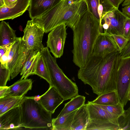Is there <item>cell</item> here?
<instances>
[{
	"label": "cell",
	"mask_w": 130,
	"mask_h": 130,
	"mask_svg": "<svg viewBox=\"0 0 130 130\" xmlns=\"http://www.w3.org/2000/svg\"><path fill=\"white\" fill-rule=\"evenodd\" d=\"M120 53H112L102 57L91 56L85 66L79 68L77 76L90 85L98 96L116 91Z\"/></svg>",
	"instance_id": "cell-1"
},
{
	"label": "cell",
	"mask_w": 130,
	"mask_h": 130,
	"mask_svg": "<svg viewBox=\"0 0 130 130\" xmlns=\"http://www.w3.org/2000/svg\"><path fill=\"white\" fill-rule=\"evenodd\" d=\"M73 31V61L81 68L91 57L96 39L101 33H103V30L100 26V20L87 10L81 16Z\"/></svg>",
	"instance_id": "cell-2"
},
{
	"label": "cell",
	"mask_w": 130,
	"mask_h": 130,
	"mask_svg": "<svg viewBox=\"0 0 130 130\" xmlns=\"http://www.w3.org/2000/svg\"><path fill=\"white\" fill-rule=\"evenodd\" d=\"M87 10L84 0L76 2L71 0H61L51 8L33 20L43 28L45 33L50 32L63 24L73 30L81 16Z\"/></svg>",
	"instance_id": "cell-3"
},
{
	"label": "cell",
	"mask_w": 130,
	"mask_h": 130,
	"mask_svg": "<svg viewBox=\"0 0 130 130\" xmlns=\"http://www.w3.org/2000/svg\"><path fill=\"white\" fill-rule=\"evenodd\" d=\"M20 106L22 127L52 130V113L47 110L35 97L24 96Z\"/></svg>",
	"instance_id": "cell-4"
},
{
	"label": "cell",
	"mask_w": 130,
	"mask_h": 130,
	"mask_svg": "<svg viewBox=\"0 0 130 130\" xmlns=\"http://www.w3.org/2000/svg\"><path fill=\"white\" fill-rule=\"evenodd\" d=\"M48 69L51 83L63 99L64 101L71 99L78 95L76 83L64 74L57 64L56 58L51 55L48 48L44 47L41 52Z\"/></svg>",
	"instance_id": "cell-5"
},
{
	"label": "cell",
	"mask_w": 130,
	"mask_h": 130,
	"mask_svg": "<svg viewBox=\"0 0 130 130\" xmlns=\"http://www.w3.org/2000/svg\"><path fill=\"white\" fill-rule=\"evenodd\" d=\"M130 88V55L120 57L117 72L116 90L119 102L123 107L128 101Z\"/></svg>",
	"instance_id": "cell-6"
},
{
	"label": "cell",
	"mask_w": 130,
	"mask_h": 130,
	"mask_svg": "<svg viewBox=\"0 0 130 130\" xmlns=\"http://www.w3.org/2000/svg\"><path fill=\"white\" fill-rule=\"evenodd\" d=\"M31 50L28 49L21 37H17L12 44L8 56V68L12 79L20 73Z\"/></svg>",
	"instance_id": "cell-7"
},
{
	"label": "cell",
	"mask_w": 130,
	"mask_h": 130,
	"mask_svg": "<svg viewBox=\"0 0 130 130\" xmlns=\"http://www.w3.org/2000/svg\"><path fill=\"white\" fill-rule=\"evenodd\" d=\"M23 31L22 40L27 48L30 50L42 51L44 48L42 43L45 33L43 28L31 20L27 21Z\"/></svg>",
	"instance_id": "cell-8"
},
{
	"label": "cell",
	"mask_w": 130,
	"mask_h": 130,
	"mask_svg": "<svg viewBox=\"0 0 130 130\" xmlns=\"http://www.w3.org/2000/svg\"><path fill=\"white\" fill-rule=\"evenodd\" d=\"M127 18L118 9L107 12L101 19L103 33L111 36H123L124 26Z\"/></svg>",
	"instance_id": "cell-9"
},
{
	"label": "cell",
	"mask_w": 130,
	"mask_h": 130,
	"mask_svg": "<svg viewBox=\"0 0 130 130\" xmlns=\"http://www.w3.org/2000/svg\"><path fill=\"white\" fill-rule=\"evenodd\" d=\"M67 25L61 24L54 28L49 33L46 42L47 47L56 58L63 55L67 33Z\"/></svg>",
	"instance_id": "cell-10"
},
{
	"label": "cell",
	"mask_w": 130,
	"mask_h": 130,
	"mask_svg": "<svg viewBox=\"0 0 130 130\" xmlns=\"http://www.w3.org/2000/svg\"><path fill=\"white\" fill-rule=\"evenodd\" d=\"M117 51L119 52L112 36L104 33H101L96 41L91 56L102 57Z\"/></svg>",
	"instance_id": "cell-11"
},
{
	"label": "cell",
	"mask_w": 130,
	"mask_h": 130,
	"mask_svg": "<svg viewBox=\"0 0 130 130\" xmlns=\"http://www.w3.org/2000/svg\"><path fill=\"white\" fill-rule=\"evenodd\" d=\"M29 5V0H17L10 5L0 7V21L13 20L21 15Z\"/></svg>",
	"instance_id": "cell-12"
},
{
	"label": "cell",
	"mask_w": 130,
	"mask_h": 130,
	"mask_svg": "<svg viewBox=\"0 0 130 130\" xmlns=\"http://www.w3.org/2000/svg\"><path fill=\"white\" fill-rule=\"evenodd\" d=\"M22 127L20 106L9 110L0 116V130L21 129Z\"/></svg>",
	"instance_id": "cell-13"
},
{
	"label": "cell",
	"mask_w": 130,
	"mask_h": 130,
	"mask_svg": "<svg viewBox=\"0 0 130 130\" xmlns=\"http://www.w3.org/2000/svg\"><path fill=\"white\" fill-rule=\"evenodd\" d=\"M38 101L47 110L53 114L64 100L55 88L50 86L47 91L39 97Z\"/></svg>",
	"instance_id": "cell-14"
},
{
	"label": "cell",
	"mask_w": 130,
	"mask_h": 130,
	"mask_svg": "<svg viewBox=\"0 0 130 130\" xmlns=\"http://www.w3.org/2000/svg\"><path fill=\"white\" fill-rule=\"evenodd\" d=\"M87 10L97 19L101 21L102 16L107 12L116 8L108 0H84Z\"/></svg>",
	"instance_id": "cell-15"
},
{
	"label": "cell",
	"mask_w": 130,
	"mask_h": 130,
	"mask_svg": "<svg viewBox=\"0 0 130 130\" xmlns=\"http://www.w3.org/2000/svg\"><path fill=\"white\" fill-rule=\"evenodd\" d=\"M61 0H29L28 12L33 20L43 14L58 3Z\"/></svg>",
	"instance_id": "cell-16"
},
{
	"label": "cell",
	"mask_w": 130,
	"mask_h": 130,
	"mask_svg": "<svg viewBox=\"0 0 130 130\" xmlns=\"http://www.w3.org/2000/svg\"><path fill=\"white\" fill-rule=\"evenodd\" d=\"M86 105L90 119L104 120L119 125L118 117L112 114L96 104L91 103L90 101H88Z\"/></svg>",
	"instance_id": "cell-17"
},
{
	"label": "cell",
	"mask_w": 130,
	"mask_h": 130,
	"mask_svg": "<svg viewBox=\"0 0 130 130\" xmlns=\"http://www.w3.org/2000/svg\"><path fill=\"white\" fill-rule=\"evenodd\" d=\"M32 83L30 79H20L8 87L3 98L24 96L28 91L31 90Z\"/></svg>",
	"instance_id": "cell-18"
},
{
	"label": "cell",
	"mask_w": 130,
	"mask_h": 130,
	"mask_svg": "<svg viewBox=\"0 0 130 130\" xmlns=\"http://www.w3.org/2000/svg\"><path fill=\"white\" fill-rule=\"evenodd\" d=\"M90 120L86 104L77 110L74 117L71 130H86Z\"/></svg>",
	"instance_id": "cell-19"
},
{
	"label": "cell",
	"mask_w": 130,
	"mask_h": 130,
	"mask_svg": "<svg viewBox=\"0 0 130 130\" xmlns=\"http://www.w3.org/2000/svg\"><path fill=\"white\" fill-rule=\"evenodd\" d=\"M41 52L31 50L20 72L22 77L20 79H25L30 75H34L40 57Z\"/></svg>",
	"instance_id": "cell-20"
},
{
	"label": "cell",
	"mask_w": 130,
	"mask_h": 130,
	"mask_svg": "<svg viewBox=\"0 0 130 130\" xmlns=\"http://www.w3.org/2000/svg\"><path fill=\"white\" fill-rule=\"evenodd\" d=\"M15 31L8 22L2 21L0 23V46L14 43L17 38Z\"/></svg>",
	"instance_id": "cell-21"
},
{
	"label": "cell",
	"mask_w": 130,
	"mask_h": 130,
	"mask_svg": "<svg viewBox=\"0 0 130 130\" xmlns=\"http://www.w3.org/2000/svg\"><path fill=\"white\" fill-rule=\"evenodd\" d=\"M77 109L63 116L52 119V130H71L74 117Z\"/></svg>",
	"instance_id": "cell-22"
},
{
	"label": "cell",
	"mask_w": 130,
	"mask_h": 130,
	"mask_svg": "<svg viewBox=\"0 0 130 130\" xmlns=\"http://www.w3.org/2000/svg\"><path fill=\"white\" fill-rule=\"evenodd\" d=\"M119 125L112 122L100 120L90 119L86 130H119Z\"/></svg>",
	"instance_id": "cell-23"
},
{
	"label": "cell",
	"mask_w": 130,
	"mask_h": 130,
	"mask_svg": "<svg viewBox=\"0 0 130 130\" xmlns=\"http://www.w3.org/2000/svg\"><path fill=\"white\" fill-rule=\"evenodd\" d=\"M65 103L62 109L57 117H59L78 109L85 104V97L78 95Z\"/></svg>",
	"instance_id": "cell-24"
},
{
	"label": "cell",
	"mask_w": 130,
	"mask_h": 130,
	"mask_svg": "<svg viewBox=\"0 0 130 130\" xmlns=\"http://www.w3.org/2000/svg\"><path fill=\"white\" fill-rule=\"evenodd\" d=\"M90 102L93 104L104 105H116L119 103L116 91L98 96L95 99Z\"/></svg>",
	"instance_id": "cell-25"
},
{
	"label": "cell",
	"mask_w": 130,
	"mask_h": 130,
	"mask_svg": "<svg viewBox=\"0 0 130 130\" xmlns=\"http://www.w3.org/2000/svg\"><path fill=\"white\" fill-rule=\"evenodd\" d=\"M34 74L37 75L46 80L51 85L49 73L46 62L41 53L36 67Z\"/></svg>",
	"instance_id": "cell-26"
},
{
	"label": "cell",
	"mask_w": 130,
	"mask_h": 130,
	"mask_svg": "<svg viewBox=\"0 0 130 130\" xmlns=\"http://www.w3.org/2000/svg\"><path fill=\"white\" fill-rule=\"evenodd\" d=\"M96 104L112 114L118 117L119 118L123 115L125 110L124 109V107L119 103L117 105H104Z\"/></svg>",
	"instance_id": "cell-27"
},
{
	"label": "cell",
	"mask_w": 130,
	"mask_h": 130,
	"mask_svg": "<svg viewBox=\"0 0 130 130\" xmlns=\"http://www.w3.org/2000/svg\"><path fill=\"white\" fill-rule=\"evenodd\" d=\"M120 130H130V107L119 119Z\"/></svg>",
	"instance_id": "cell-28"
},
{
	"label": "cell",
	"mask_w": 130,
	"mask_h": 130,
	"mask_svg": "<svg viewBox=\"0 0 130 130\" xmlns=\"http://www.w3.org/2000/svg\"><path fill=\"white\" fill-rule=\"evenodd\" d=\"M24 96L17 97L0 110V116L9 110L20 106Z\"/></svg>",
	"instance_id": "cell-29"
},
{
	"label": "cell",
	"mask_w": 130,
	"mask_h": 130,
	"mask_svg": "<svg viewBox=\"0 0 130 130\" xmlns=\"http://www.w3.org/2000/svg\"><path fill=\"white\" fill-rule=\"evenodd\" d=\"M116 44L120 53L125 48L129 40L124 36L120 35L111 36Z\"/></svg>",
	"instance_id": "cell-30"
},
{
	"label": "cell",
	"mask_w": 130,
	"mask_h": 130,
	"mask_svg": "<svg viewBox=\"0 0 130 130\" xmlns=\"http://www.w3.org/2000/svg\"><path fill=\"white\" fill-rule=\"evenodd\" d=\"M10 69L0 66V87L6 86L7 82L10 80Z\"/></svg>",
	"instance_id": "cell-31"
},
{
	"label": "cell",
	"mask_w": 130,
	"mask_h": 130,
	"mask_svg": "<svg viewBox=\"0 0 130 130\" xmlns=\"http://www.w3.org/2000/svg\"><path fill=\"white\" fill-rule=\"evenodd\" d=\"M11 46L1 57H0V66L3 68H8V56Z\"/></svg>",
	"instance_id": "cell-32"
},
{
	"label": "cell",
	"mask_w": 130,
	"mask_h": 130,
	"mask_svg": "<svg viewBox=\"0 0 130 130\" xmlns=\"http://www.w3.org/2000/svg\"><path fill=\"white\" fill-rule=\"evenodd\" d=\"M123 36L129 40L130 38V18L127 17L124 23Z\"/></svg>",
	"instance_id": "cell-33"
},
{
	"label": "cell",
	"mask_w": 130,
	"mask_h": 130,
	"mask_svg": "<svg viewBox=\"0 0 130 130\" xmlns=\"http://www.w3.org/2000/svg\"><path fill=\"white\" fill-rule=\"evenodd\" d=\"M17 97H5L0 98V110L8 103L15 99Z\"/></svg>",
	"instance_id": "cell-34"
},
{
	"label": "cell",
	"mask_w": 130,
	"mask_h": 130,
	"mask_svg": "<svg viewBox=\"0 0 130 130\" xmlns=\"http://www.w3.org/2000/svg\"><path fill=\"white\" fill-rule=\"evenodd\" d=\"M130 55V41H129L125 48L120 53L121 58L125 57Z\"/></svg>",
	"instance_id": "cell-35"
},
{
	"label": "cell",
	"mask_w": 130,
	"mask_h": 130,
	"mask_svg": "<svg viewBox=\"0 0 130 130\" xmlns=\"http://www.w3.org/2000/svg\"><path fill=\"white\" fill-rule=\"evenodd\" d=\"M13 43L0 46V57L7 51L8 49L11 46Z\"/></svg>",
	"instance_id": "cell-36"
},
{
	"label": "cell",
	"mask_w": 130,
	"mask_h": 130,
	"mask_svg": "<svg viewBox=\"0 0 130 130\" xmlns=\"http://www.w3.org/2000/svg\"><path fill=\"white\" fill-rule=\"evenodd\" d=\"M122 13L127 17L130 18V6H125L122 9Z\"/></svg>",
	"instance_id": "cell-37"
},
{
	"label": "cell",
	"mask_w": 130,
	"mask_h": 130,
	"mask_svg": "<svg viewBox=\"0 0 130 130\" xmlns=\"http://www.w3.org/2000/svg\"><path fill=\"white\" fill-rule=\"evenodd\" d=\"M116 8L118 9L120 5L124 1V0H108Z\"/></svg>",
	"instance_id": "cell-38"
},
{
	"label": "cell",
	"mask_w": 130,
	"mask_h": 130,
	"mask_svg": "<svg viewBox=\"0 0 130 130\" xmlns=\"http://www.w3.org/2000/svg\"><path fill=\"white\" fill-rule=\"evenodd\" d=\"M9 87L7 86L0 87V98H2Z\"/></svg>",
	"instance_id": "cell-39"
},
{
	"label": "cell",
	"mask_w": 130,
	"mask_h": 130,
	"mask_svg": "<svg viewBox=\"0 0 130 130\" xmlns=\"http://www.w3.org/2000/svg\"><path fill=\"white\" fill-rule=\"evenodd\" d=\"M17 0H4L5 2V6H6L10 5Z\"/></svg>",
	"instance_id": "cell-40"
},
{
	"label": "cell",
	"mask_w": 130,
	"mask_h": 130,
	"mask_svg": "<svg viewBox=\"0 0 130 130\" xmlns=\"http://www.w3.org/2000/svg\"><path fill=\"white\" fill-rule=\"evenodd\" d=\"M123 7L130 6V0H124L122 4Z\"/></svg>",
	"instance_id": "cell-41"
},
{
	"label": "cell",
	"mask_w": 130,
	"mask_h": 130,
	"mask_svg": "<svg viewBox=\"0 0 130 130\" xmlns=\"http://www.w3.org/2000/svg\"><path fill=\"white\" fill-rule=\"evenodd\" d=\"M5 6L4 0H0V7Z\"/></svg>",
	"instance_id": "cell-42"
},
{
	"label": "cell",
	"mask_w": 130,
	"mask_h": 130,
	"mask_svg": "<svg viewBox=\"0 0 130 130\" xmlns=\"http://www.w3.org/2000/svg\"><path fill=\"white\" fill-rule=\"evenodd\" d=\"M128 100L130 101V88L129 90L128 95Z\"/></svg>",
	"instance_id": "cell-43"
},
{
	"label": "cell",
	"mask_w": 130,
	"mask_h": 130,
	"mask_svg": "<svg viewBox=\"0 0 130 130\" xmlns=\"http://www.w3.org/2000/svg\"><path fill=\"white\" fill-rule=\"evenodd\" d=\"M74 2H76L80 1L82 0H71Z\"/></svg>",
	"instance_id": "cell-44"
},
{
	"label": "cell",
	"mask_w": 130,
	"mask_h": 130,
	"mask_svg": "<svg viewBox=\"0 0 130 130\" xmlns=\"http://www.w3.org/2000/svg\"><path fill=\"white\" fill-rule=\"evenodd\" d=\"M129 41H130V39H129Z\"/></svg>",
	"instance_id": "cell-45"
},
{
	"label": "cell",
	"mask_w": 130,
	"mask_h": 130,
	"mask_svg": "<svg viewBox=\"0 0 130 130\" xmlns=\"http://www.w3.org/2000/svg\"></svg>",
	"instance_id": "cell-46"
}]
</instances>
